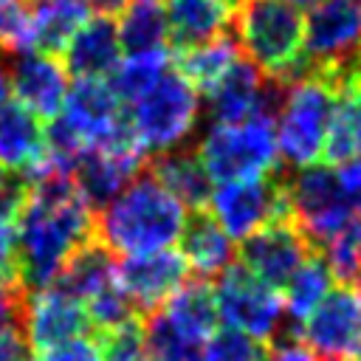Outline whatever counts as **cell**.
<instances>
[{
	"mask_svg": "<svg viewBox=\"0 0 361 361\" xmlns=\"http://www.w3.org/2000/svg\"><path fill=\"white\" fill-rule=\"evenodd\" d=\"M240 42L231 34L214 37L209 42L192 45V48H180L172 54V65L180 76H186L197 90H209L237 59H240Z\"/></svg>",
	"mask_w": 361,
	"mask_h": 361,
	"instance_id": "obj_26",
	"label": "cell"
},
{
	"mask_svg": "<svg viewBox=\"0 0 361 361\" xmlns=\"http://www.w3.org/2000/svg\"><path fill=\"white\" fill-rule=\"evenodd\" d=\"M305 23L288 0H243L234 14V37L265 76L293 85L316 71L305 54Z\"/></svg>",
	"mask_w": 361,
	"mask_h": 361,
	"instance_id": "obj_3",
	"label": "cell"
},
{
	"mask_svg": "<svg viewBox=\"0 0 361 361\" xmlns=\"http://www.w3.org/2000/svg\"><path fill=\"white\" fill-rule=\"evenodd\" d=\"M288 3H290V6H296L299 11H305V8H316L322 0H288Z\"/></svg>",
	"mask_w": 361,
	"mask_h": 361,
	"instance_id": "obj_45",
	"label": "cell"
},
{
	"mask_svg": "<svg viewBox=\"0 0 361 361\" xmlns=\"http://www.w3.org/2000/svg\"><path fill=\"white\" fill-rule=\"evenodd\" d=\"M39 361H104V358H102V347L93 338L79 336V338H71L59 347L45 350V355Z\"/></svg>",
	"mask_w": 361,
	"mask_h": 361,
	"instance_id": "obj_39",
	"label": "cell"
},
{
	"mask_svg": "<svg viewBox=\"0 0 361 361\" xmlns=\"http://www.w3.org/2000/svg\"><path fill=\"white\" fill-rule=\"evenodd\" d=\"M17 214L20 279L28 290L54 285L76 248L96 237V212L79 195L73 175H45L28 183Z\"/></svg>",
	"mask_w": 361,
	"mask_h": 361,
	"instance_id": "obj_1",
	"label": "cell"
},
{
	"mask_svg": "<svg viewBox=\"0 0 361 361\" xmlns=\"http://www.w3.org/2000/svg\"><path fill=\"white\" fill-rule=\"evenodd\" d=\"M11 90L23 107L37 113L39 118L51 121L59 116L65 96H68V71L48 51H23L8 56Z\"/></svg>",
	"mask_w": 361,
	"mask_h": 361,
	"instance_id": "obj_17",
	"label": "cell"
},
{
	"mask_svg": "<svg viewBox=\"0 0 361 361\" xmlns=\"http://www.w3.org/2000/svg\"><path fill=\"white\" fill-rule=\"evenodd\" d=\"M127 3H130V0H87V6H90V11H96V14H104V17H113V14H121Z\"/></svg>",
	"mask_w": 361,
	"mask_h": 361,
	"instance_id": "obj_44",
	"label": "cell"
},
{
	"mask_svg": "<svg viewBox=\"0 0 361 361\" xmlns=\"http://www.w3.org/2000/svg\"><path fill=\"white\" fill-rule=\"evenodd\" d=\"M166 71H172V51L169 48H158V51H141V54H127L113 73L107 76L113 93L133 104L135 99H141Z\"/></svg>",
	"mask_w": 361,
	"mask_h": 361,
	"instance_id": "obj_30",
	"label": "cell"
},
{
	"mask_svg": "<svg viewBox=\"0 0 361 361\" xmlns=\"http://www.w3.org/2000/svg\"><path fill=\"white\" fill-rule=\"evenodd\" d=\"M31 341L23 327H11L0 333V361H34Z\"/></svg>",
	"mask_w": 361,
	"mask_h": 361,
	"instance_id": "obj_41",
	"label": "cell"
},
{
	"mask_svg": "<svg viewBox=\"0 0 361 361\" xmlns=\"http://www.w3.org/2000/svg\"><path fill=\"white\" fill-rule=\"evenodd\" d=\"M147 361H203L200 344L175 333L161 310L147 316Z\"/></svg>",
	"mask_w": 361,
	"mask_h": 361,
	"instance_id": "obj_31",
	"label": "cell"
},
{
	"mask_svg": "<svg viewBox=\"0 0 361 361\" xmlns=\"http://www.w3.org/2000/svg\"><path fill=\"white\" fill-rule=\"evenodd\" d=\"M121 39L113 17H87L65 42L62 65L73 79H104L121 62Z\"/></svg>",
	"mask_w": 361,
	"mask_h": 361,
	"instance_id": "obj_18",
	"label": "cell"
},
{
	"mask_svg": "<svg viewBox=\"0 0 361 361\" xmlns=\"http://www.w3.org/2000/svg\"><path fill=\"white\" fill-rule=\"evenodd\" d=\"M302 338L322 358L355 355L361 338V293L353 285H336L302 322Z\"/></svg>",
	"mask_w": 361,
	"mask_h": 361,
	"instance_id": "obj_14",
	"label": "cell"
},
{
	"mask_svg": "<svg viewBox=\"0 0 361 361\" xmlns=\"http://www.w3.org/2000/svg\"><path fill=\"white\" fill-rule=\"evenodd\" d=\"M28 293L31 290L23 285V279H0V333L23 327Z\"/></svg>",
	"mask_w": 361,
	"mask_h": 361,
	"instance_id": "obj_37",
	"label": "cell"
},
{
	"mask_svg": "<svg viewBox=\"0 0 361 361\" xmlns=\"http://www.w3.org/2000/svg\"><path fill=\"white\" fill-rule=\"evenodd\" d=\"M124 102L113 93L107 79H76L68 87L65 104L56 118H62L85 149L93 147H127L138 144Z\"/></svg>",
	"mask_w": 361,
	"mask_h": 361,
	"instance_id": "obj_9",
	"label": "cell"
},
{
	"mask_svg": "<svg viewBox=\"0 0 361 361\" xmlns=\"http://www.w3.org/2000/svg\"><path fill=\"white\" fill-rule=\"evenodd\" d=\"M353 285H358V293H361V259H358V274H355V282Z\"/></svg>",
	"mask_w": 361,
	"mask_h": 361,
	"instance_id": "obj_46",
	"label": "cell"
},
{
	"mask_svg": "<svg viewBox=\"0 0 361 361\" xmlns=\"http://www.w3.org/2000/svg\"><path fill=\"white\" fill-rule=\"evenodd\" d=\"M116 254L99 240H87L82 248H76L71 254V259L65 262V268L59 271V276L54 279L56 288H62L65 293L87 302L93 293H99L102 288H107L110 282H116Z\"/></svg>",
	"mask_w": 361,
	"mask_h": 361,
	"instance_id": "obj_24",
	"label": "cell"
},
{
	"mask_svg": "<svg viewBox=\"0 0 361 361\" xmlns=\"http://www.w3.org/2000/svg\"><path fill=\"white\" fill-rule=\"evenodd\" d=\"M118 39L124 54L166 48L169 17L164 0H130L118 14Z\"/></svg>",
	"mask_w": 361,
	"mask_h": 361,
	"instance_id": "obj_28",
	"label": "cell"
},
{
	"mask_svg": "<svg viewBox=\"0 0 361 361\" xmlns=\"http://www.w3.org/2000/svg\"><path fill=\"white\" fill-rule=\"evenodd\" d=\"M147 169L186 206V209H206L209 197H212V178L197 155V149H172L164 155H152Z\"/></svg>",
	"mask_w": 361,
	"mask_h": 361,
	"instance_id": "obj_23",
	"label": "cell"
},
{
	"mask_svg": "<svg viewBox=\"0 0 361 361\" xmlns=\"http://www.w3.org/2000/svg\"><path fill=\"white\" fill-rule=\"evenodd\" d=\"M333 271L324 259L322 251H313L299 268L296 274L288 279L285 285V310H288V319L293 324L302 327V322L319 307V302L333 290Z\"/></svg>",
	"mask_w": 361,
	"mask_h": 361,
	"instance_id": "obj_29",
	"label": "cell"
},
{
	"mask_svg": "<svg viewBox=\"0 0 361 361\" xmlns=\"http://www.w3.org/2000/svg\"><path fill=\"white\" fill-rule=\"evenodd\" d=\"M338 183H341V192H344L347 203H350L353 212L361 217V158L341 164V169H338Z\"/></svg>",
	"mask_w": 361,
	"mask_h": 361,
	"instance_id": "obj_42",
	"label": "cell"
},
{
	"mask_svg": "<svg viewBox=\"0 0 361 361\" xmlns=\"http://www.w3.org/2000/svg\"><path fill=\"white\" fill-rule=\"evenodd\" d=\"M265 361H319L316 350L302 338V327L288 319V327H282L271 341Z\"/></svg>",
	"mask_w": 361,
	"mask_h": 361,
	"instance_id": "obj_36",
	"label": "cell"
},
{
	"mask_svg": "<svg viewBox=\"0 0 361 361\" xmlns=\"http://www.w3.org/2000/svg\"><path fill=\"white\" fill-rule=\"evenodd\" d=\"M130 127L147 155L180 149L200 118L197 87L178 71H166L127 110Z\"/></svg>",
	"mask_w": 361,
	"mask_h": 361,
	"instance_id": "obj_6",
	"label": "cell"
},
{
	"mask_svg": "<svg viewBox=\"0 0 361 361\" xmlns=\"http://www.w3.org/2000/svg\"><path fill=\"white\" fill-rule=\"evenodd\" d=\"M34 23V48L59 54L73 31L90 17L87 0H28Z\"/></svg>",
	"mask_w": 361,
	"mask_h": 361,
	"instance_id": "obj_27",
	"label": "cell"
},
{
	"mask_svg": "<svg viewBox=\"0 0 361 361\" xmlns=\"http://www.w3.org/2000/svg\"><path fill=\"white\" fill-rule=\"evenodd\" d=\"M265 353L268 347L259 338L237 327L214 330L203 344V361H265Z\"/></svg>",
	"mask_w": 361,
	"mask_h": 361,
	"instance_id": "obj_34",
	"label": "cell"
},
{
	"mask_svg": "<svg viewBox=\"0 0 361 361\" xmlns=\"http://www.w3.org/2000/svg\"><path fill=\"white\" fill-rule=\"evenodd\" d=\"M149 164V155L133 144V147H93L85 149L73 180L79 195L87 200L93 212H102L135 175H141Z\"/></svg>",
	"mask_w": 361,
	"mask_h": 361,
	"instance_id": "obj_15",
	"label": "cell"
},
{
	"mask_svg": "<svg viewBox=\"0 0 361 361\" xmlns=\"http://www.w3.org/2000/svg\"><path fill=\"white\" fill-rule=\"evenodd\" d=\"M28 178L17 169L0 166V220H11L28 200Z\"/></svg>",
	"mask_w": 361,
	"mask_h": 361,
	"instance_id": "obj_38",
	"label": "cell"
},
{
	"mask_svg": "<svg viewBox=\"0 0 361 361\" xmlns=\"http://www.w3.org/2000/svg\"><path fill=\"white\" fill-rule=\"evenodd\" d=\"M214 299L226 327H237L259 341H271L288 319L285 296L254 276L240 259L214 276Z\"/></svg>",
	"mask_w": 361,
	"mask_h": 361,
	"instance_id": "obj_8",
	"label": "cell"
},
{
	"mask_svg": "<svg viewBox=\"0 0 361 361\" xmlns=\"http://www.w3.org/2000/svg\"><path fill=\"white\" fill-rule=\"evenodd\" d=\"M313 251H319V248H313L307 234L288 214V217L271 220L268 226H262L259 231L245 237L243 248H240V262L254 276H259L262 282H268L271 288L279 290L288 285V279L296 274V268Z\"/></svg>",
	"mask_w": 361,
	"mask_h": 361,
	"instance_id": "obj_12",
	"label": "cell"
},
{
	"mask_svg": "<svg viewBox=\"0 0 361 361\" xmlns=\"http://www.w3.org/2000/svg\"><path fill=\"white\" fill-rule=\"evenodd\" d=\"M195 149L214 183L285 169L276 144V118L268 113H254L237 124H212Z\"/></svg>",
	"mask_w": 361,
	"mask_h": 361,
	"instance_id": "obj_5",
	"label": "cell"
},
{
	"mask_svg": "<svg viewBox=\"0 0 361 361\" xmlns=\"http://www.w3.org/2000/svg\"><path fill=\"white\" fill-rule=\"evenodd\" d=\"M189 262L180 251L161 248L149 254H133L124 257L116 265V279L138 307V313H155L161 305H166L175 290L186 282Z\"/></svg>",
	"mask_w": 361,
	"mask_h": 361,
	"instance_id": "obj_13",
	"label": "cell"
},
{
	"mask_svg": "<svg viewBox=\"0 0 361 361\" xmlns=\"http://www.w3.org/2000/svg\"><path fill=\"white\" fill-rule=\"evenodd\" d=\"M99 347L104 361H147V322L133 316L124 324L99 333Z\"/></svg>",
	"mask_w": 361,
	"mask_h": 361,
	"instance_id": "obj_33",
	"label": "cell"
},
{
	"mask_svg": "<svg viewBox=\"0 0 361 361\" xmlns=\"http://www.w3.org/2000/svg\"><path fill=\"white\" fill-rule=\"evenodd\" d=\"M178 243H180V254L186 257L189 268H195L203 279L220 276L234 262L231 237L206 209H195L186 217V226Z\"/></svg>",
	"mask_w": 361,
	"mask_h": 361,
	"instance_id": "obj_21",
	"label": "cell"
},
{
	"mask_svg": "<svg viewBox=\"0 0 361 361\" xmlns=\"http://www.w3.org/2000/svg\"><path fill=\"white\" fill-rule=\"evenodd\" d=\"M87 327H90V316L82 299L65 293L56 285L28 293L23 330L34 350L45 353L51 347H59L71 338L85 336Z\"/></svg>",
	"mask_w": 361,
	"mask_h": 361,
	"instance_id": "obj_16",
	"label": "cell"
},
{
	"mask_svg": "<svg viewBox=\"0 0 361 361\" xmlns=\"http://www.w3.org/2000/svg\"><path fill=\"white\" fill-rule=\"evenodd\" d=\"M161 316L183 338H189L195 344H206V338L214 333L217 319H220L217 299H214V285L209 279H203V276L186 279L175 290V296L164 305Z\"/></svg>",
	"mask_w": 361,
	"mask_h": 361,
	"instance_id": "obj_22",
	"label": "cell"
},
{
	"mask_svg": "<svg viewBox=\"0 0 361 361\" xmlns=\"http://www.w3.org/2000/svg\"><path fill=\"white\" fill-rule=\"evenodd\" d=\"M186 217V206L144 169L102 212H96V237L113 254H149L178 243Z\"/></svg>",
	"mask_w": 361,
	"mask_h": 361,
	"instance_id": "obj_2",
	"label": "cell"
},
{
	"mask_svg": "<svg viewBox=\"0 0 361 361\" xmlns=\"http://www.w3.org/2000/svg\"><path fill=\"white\" fill-rule=\"evenodd\" d=\"M85 307H87L90 324H96L99 333H102V330H110V327H116V324H124V322H130L133 316H141L138 307L133 305V299L127 296V290L118 285V279L110 282L107 288H102L99 293H93V296L85 302Z\"/></svg>",
	"mask_w": 361,
	"mask_h": 361,
	"instance_id": "obj_35",
	"label": "cell"
},
{
	"mask_svg": "<svg viewBox=\"0 0 361 361\" xmlns=\"http://www.w3.org/2000/svg\"><path fill=\"white\" fill-rule=\"evenodd\" d=\"M45 152V127L39 116L20 102L0 113V166L25 172Z\"/></svg>",
	"mask_w": 361,
	"mask_h": 361,
	"instance_id": "obj_25",
	"label": "cell"
},
{
	"mask_svg": "<svg viewBox=\"0 0 361 361\" xmlns=\"http://www.w3.org/2000/svg\"><path fill=\"white\" fill-rule=\"evenodd\" d=\"M288 200L293 220L319 251L333 234H338L353 217H358L341 192L338 172L319 164L302 166L293 175L288 172Z\"/></svg>",
	"mask_w": 361,
	"mask_h": 361,
	"instance_id": "obj_10",
	"label": "cell"
},
{
	"mask_svg": "<svg viewBox=\"0 0 361 361\" xmlns=\"http://www.w3.org/2000/svg\"><path fill=\"white\" fill-rule=\"evenodd\" d=\"M8 96H11V73H8V56L0 54V113L8 107Z\"/></svg>",
	"mask_w": 361,
	"mask_h": 361,
	"instance_id": "obj_43",
	"label": "cell"
},
{
	"mask_svg": "<svg viewBox=\"0 0 361 361\" xmlns=\"http://www.w3.org/2000/svg\"><path fill=\"white\" fill-rule=\"evenodd\" d=\"M209 212L231 240H245L276 217H293L288 200V169L217 183L209 197Z\"/></svg>",
	"mask_w": 361,
	"mask_h": 361,
	"instance_id": "obj_7",
	"label": "cell"
},
{
	"mask_svg": "<svg viewBox=\"0 0 361 361\" xmlns=\"http://www.w3.org/2000/svg\"><path fill=\"white\" fill-rule=\"evenodd\" d=\"M333 276L341 285H353L358 274V259H361V217H353L338 234H333L324 248H322Z\"/></svg>",
	"mask_w": 361,
	"mask_h": 361,
	"instance_id": "obj_32",
	"label": "cell"
},
{
	"mask_svg": "<svg viewBox=\"0 0 361 361\" xmlns=\"http://www.w3.org/2000/svg\"><path fill=\"white\" fill-rule=\"evenodd\" d=\"M305 54L319 71L344 76L361 59V0H322L305 23Z\"/></svg>",
	"mask_w": 361,
	"mask_h": 361,
	"instance_id": "obj_11",
	"label": "cell"
},
{
	"mask_svg": "<svg viewBox=\"0 0 361 361\" xmlns=\"http://www.w3.org/2000/svg\"><path fill=\"white\" fill-rule=\"evenodd\" d=\"M164 6L175 51L223 37L234 25V6L228 0H164Z\"/></svg>",
	"mask_w": 361,
	"mask_h": 361,
	"instance_id": "obj_20",
	"label": "cell"
},
{
	"mask_svg": "<svg viewBox=\"0 0 361 361\" xmlns=\"http://www.w3.org/2000/svg\"><path fill=\"white\" fill-rule=\"evenodd\" d=\"M0 279H20L17 228L11 220H0Z\"/></svg>",
	"mask_w": 361,
	"mask_h": 361,
	"instance_id": "obj_40",
	"label": "cell"
},
{
	"mask_svg": "<svg viewBox=\"0 0 361 361\" xmlns=\"http://www.w3.org/2000/svg\"><path fill=\"white\" fill-rule=\"evenodd\" d=\"M265 87V73L248 56L240 59L203 93L206 116L212 124H237L259 110V96Z\"/></svg>",
	"mask_w": 361,
	"mask_h": 361,
	"instance_id": "obj_19",
	"label": "cell"
},
{
	"mask_svg": "<svg viewBox=\"0 0 361 361\" xmlns=\"http://www.w3.org/2000/svg\"><path fill=\"white\" fill-rule=\"evenodd\" d=\"M338 73L310 71L293 82L285 93V102L276 113V144L282 166H310L324 152L327 124L338 93Z\"/></svg>",
	"mask_w": 361,
	"mask_h": 361,
	"instance_id": "obj_4",
	"label": "cell"
}]
</instances>
